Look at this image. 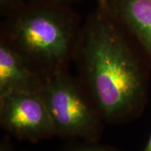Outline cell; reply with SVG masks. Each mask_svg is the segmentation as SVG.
Wrapping results in <instances>:
<instances>
[{
    "mask_svg": "<svg viewBox=\"0 0 151 151\" xmlns=\"http://www.w3.org/2000/svg\"><path fill=\"white\" fill-rule=\"evenodd\" d=\"M135 45L106 3H97L81 25L73 60L78 81L108 123L136 118L145 106L148 72Z\"/></svg>",
    "mask_w": 151,
    "mask_h": 151,
    "instance_id": "obj_1",
    "label": "cell"
},
{
    "mask_svg": "<svg viewBox=\"0 0 151 151\" xmlns=\"http://www.w3.org/2000/svg\"><path fill=\"white\" fill-rule=\"evenodd\" d=\"M80 18L70 6L26 1L4 17L0 41L47 76L67 70L81 32Z\"/></svg>",
    "mask_w": 151,
    "mask_h": 151,
    "instance_id": "obj_2",
    "label": "cell"
},
{
    "mask_svg": "<svg viewBox=\"0 0 151 151\" xmlns=\"http://www.w3.org/2000/svg\"><path fill=\"white\" fill-rule=\"evenodd\" d=\"M40 94L48 108L56 136L85 142L100 139L103 118L81 83L67 70L46 76Z\"/></svg>",
    "mask_w": 151,
    "mask_h": 151,
    "instance_id": "obj_3",
    "label": "cell"
},
{
    "mask_svg": "<svg viewBox=\"0 0 151 151\" xmlns=\"http://www.w3.org/2000/svg\"><path fill=\"white\" fill-rule=\"evenodd\" d=\"M1 128L20 140L37 143L56 136L40 93L10 92L0 97Z\"/></svg>",
    "mask_w": 151,
    "mask_h": 151,
    "instance_id": "obj_4",
    "label": "cell"
},
{
    "mask_svg": "<svg viewBox=\"0 0 151 151\" xmlns=\"http://www.w3.org/2000/svg\"><path fill=\"white\" fill-rule=\"evenodd\" d=\"M106 5L151 65V0H107Z\"/></svg>",
    "mask_w": 151,
    "mask_h": 151,
    "instance_id": "obj_5",
    "label": "cell"
},
{
    "mask_svg": "<svg viewBox=\"0 0 151 151\" xmlns=\"http://www.w3.org/2000/svg\"><path fill=\"white\" fill-rule=\"evenodd\" d=\"M45 76L14 50L0 41V97L10 92L40 93Z\"/></svg>",
    "mask_w": 151,
    "mask_h": 151,
    "instance_id": "obj_6",
    "label": "cell"
},
{
    "mask_svg": "<svg viewBox=\"0 0 151 151\" xmlns=\"http://www.w3.org/2000/svg\"><path fill=\"white\" fill-rule=\"evenodd\" d=\"M62 151H117L109 147L96 145V142H85L78 144H70L65 147Z\"/></svg>",
    "mask_w": 151,
    "mask_h": 151,
    "instance_id": "obj_7",
    "label": "cell"
},
{
    "mask_svg": "<svg viewBox=\"0 0 151 151\" xmlns=\"http://www.w3.org/2000/svg\"><path fill=\"white\" fill-rule=\"evenodd\" d=\"M25 0H0V14L4 18L20 8Z\"/></svg>",
    "mask_w": 151,
    "mask_h": 151,
    "instance_id": "obj_8",
    "label": "cell"
},
{
    "mask_svg": "<svg viewBox=\"0 0 151 151\" xmlns=\"http://www.w3.org/2000/svg\"><path fill=\"white\" fill-rule=\"evenodd\" d=\"M33 2H39V3H45V4H56V5L71 6L74 4L80 3L83 0H29Z\"/></svg>",
    "mask_w": 151,
    "mask_h": 151,
    "instance_id": "obj_9",
    "label": "cell"
},
{
    "mask_svg": "<svg viewBox=\"0 0 151 151\" xmlns=\"http://www.w3.org/2000/svg\"><path fill=\"white\" fill-rule=\"evenodd\" d=\"M0 151H14L11 144L10 139L5 137L0 143Z\"/></svg>",
    "mask_w": 151,
    "mask_h": 151,
    "instance_id": "obj_10",
    "label": "cell"
},
{
    "mask_svg": "<svg viewBox=\"0 0 151 151\" xmlns=\"http://www.w3.org/2000/svg\"><path fill=\"white\" fill-rule=\"evenodd\" d=\"M144 151H151V135L149 138V140H148L147 144H146V146Z\"/></svg>",
    "mask_w": 151,
    "mask_h": 151,
    "instance_id": "obj_11",
    "label": "cell"
},
{
    "mask_svg": "<svg viewBox=\"0 0 151 151\" xmlns=\"http://www.w3.org/2000/svg\"><path fill=\"white\" fill-rule=\"evenodd\" d=\"M97 3H103V2H107V0H96Z\"/></svg>",
    "mask_w": 151,
    "mask_h": 151,
    "instance_id": "obj_12",
    "label": "cell"
}]
</instances>
